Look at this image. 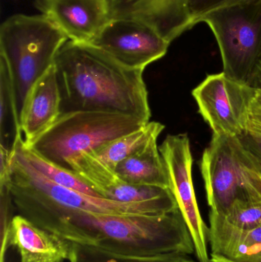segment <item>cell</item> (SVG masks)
Wrapping results in <instances>:
<instances>
[{
	"label": "cell",
	"mask_w": 261,
	"mask_h": 262,
	"mask_svg": "<svg viewBox=\"0 0 261 262\" xmlns=\"http://www.w3.org/2000/svg\"><path fill=\"white\" fill-rule=\"evenodd\" d=\"M55 66L61 114L109 112L133 115L150 122L144 69L126 67L93 45L70 40L57 54Z\"/></svg>",
	"instance_id": "1"
},
{
	"label": "cell",
	"mask_w": 261,
	"mask_h": 262,
	"mask_svg": "<svg viewBox=\"0 0 261 262\" xmlns=\"http://www.w3.org/2000/svg\"><path fill=\"white\" fill-rule=\"evenodd\" d=\"M41 228L72 243L121 255L194 253L193 238L179 209L170 213L74 212Z\"/></svg>",
	"instance_id": "2"
},
{
	"label": "cell",
	"mask_w": 261,
	"mask_h": 262,
	"mask_svg": "<svg viewBox=\"0 0 261 262\" xmlns=\"http://www.w3.org/2000/svg\"><path fill=\"white\" fill-rule=\"evenodd\" d=\"M18 139L14 145L9 180L6 184L0 186H7L14 207L20 215L40 227L52 220L80 211L116 215H157L179 209L175 198L121 203L58 186L30 164L20 148Z\"/></svg>",
	"instance_id": "3"
},
{
	"label": "cell",
	"mask_w": 261,
	"mask_h": 262,
	"mask_svg": "<svg viewBox=\"0 0 261 262\" xmlns=\"http://www.w3.org/2000/svg\"><path fill=\"white\" fill-rule=\"evenodd\" d=\"M68 41L65 34L45 15L15 14L0 26V57L15 80L18 106L31 86L51 66Z\"/></svg>",
	"instance_id": "4"
},
{
	"label": "cell",
	"mask_w": 261,
	"mask_h": 262,
	"mask_svg": "<svg viewBox=\"0 0 261 262\" xmlns=\"http://www.w3.org/2000/svg\"><path fill=\"white\" fill-rule=\"evenodd\" d=\"M148 123L124 114L67 112L61 114L55 124L33 143L25 146L48 161L67 169L68 162L80 154L139 130Z\"/></svg>",
	"instance_id": "5"
},
{
	"label": "cell",
	"mask_w": 261,
	"mask_h": 262,
	"mask_svg": "<svg viewBox=\"0 0 261 262\" xmlns=\"http://www.w3.org/2000/svg\"><path fill=\"white\" fill-rule=\"evenodd\" d=\"M211 211L226 215L235 202L261 203V168L240 139L213 134L201 160Z\"/></svg>",
	"instance_id": "6"
},
{
	"label": "cell",
	"mask_w": 261,
	"mask_h": 262,
	"mask_svg": "<svg viewBox=\"0 0 261 262\" xmlns=\"http://www.w3.org/2000/svg\"><path fill=\"white\" fill-rule=\"evenodd\" d=\"M212 31L223 73L248 84L261 59V0H245L210 12L201 20Z\"/></svg>",
	"instance_id": "7"
},
{
	"label": "cell",
	"mask_w": 261,
	"mask_h": 262,
	"mask_svg": "<svg viewBox=\"0 0 261 262\" xmlns=\"http://www.w3.org/2000/svg\"><path fill=\"white\" fill-rule=\"evenodd\" d=\"M193 96L213 134L239 137L248 130L255 89L221 72L208 75L193 91Z\"/></svg>",
	"instance_id": "8"
},
{
	"label": "cell",
	"mask_w": 261,
	"mask_h": 262,
	"mask_svg": "<svg viewBox=\"0 0 261 262\" xmlns=\"http://www.w3.org/2000/svg\"><path fill=\"white\" fill-rule=\"evenodd\" d=\"M169 180V189L186 223L199 262H210L208 227L198 206L193 180V158L185 134L168 135L159 147Z\"/></svg>",
	"instance_id": "9"
},
{
	"label": "cell",
	"mask_w": 261,
	"mask_h": 262,
	"mask_svg": "<svg viewBox=\"0 0 261 262\" xmlns=\"http://www.w3.org/2000/svg\"><path fill=\"white\" fill-rule=\"evenodd\" d=\"M90 44L126 67L145 69L165 56L171 43L142 21L116 18L110 19Z\"/></svg>",
	"instance_id": "10"
},
{
	"label": "cell",
	"mask_w": 261,
	"mask_h": 262,
	"mask_svg": "<svg viewBox=\"0 0 261 262\" xmlns=\"http://www.w3.org/2000/svg\"><path fill=\"white\" fill-rule=\"evenodd\" d=\"M164 128L165 126L161 123L150 121L139 130L80 154L68 162L67 169L76 174L100 195L103 189L118 180V165L153 139L158 138Z\"/></svg>",
	"instance_id": "11"
},
{
	"label": "cell",
	"mask_w": 261,
	"mask_h": 262,
	"mask_svg": "<svg viewBox=\"0 0 261 262\" xmlns=\"http://www.w3.org/2000/svg\"><path fill=\"white\" fill-rule=\"evenodd\" d=\"M34 5L75 42L90 44L110 20L108 0H34Z\"/></svg>",
	"instance_id": "12"
},
{
	"label": "cell",
	"mask_w": 261,
	"mask_h": 262,
	"mask_svg": "<svg viewBox=\"0 0 261 262\" xmlns=\"http://www.w3.org/2000/svg\"><path fill=\"white\" fill-rule=\"evenodd\" d=\"M188 0H108L110 19L142 21L171 43L194 26Z\"/></svg>",
	"instance_id": "13"
},
{
	"label": "cell",
	"mask_w": 261,
	"mask_h": 262,
	"mask_svg": "<svg viewBox=\"0 0 261 262\" xmlns=\"http://www.w3.org/2000/svg\"><path fill=\"white\" fill-rule=\"evenodd\" d=\"M23 141L29 146L61 115V94L55 64L31 86L20 109Z\"/></svg>",
	"instance_id": "14"
},
{
	"label": "cell",
	"mask_w": 261,
	"mask_h": 262,
	"mask_svg": "<svg viewBox=\"0 0 261 262\" xmlns=\"http://www.w3.org/2000/svg\"><path fill=\"white\" fill-rule=\"evenodd\" d=\"M8 244L18 251L20 262H64L70 258L72 246L20 214L11 222Z\"/></svg>",
	"instance_id": "15"
},
{
	"label": "cell",
	"mask_w": 261,
	"mask_h": 262,
	"mask_svg": "<svg viewBox=\"0 0 261 262\" xmlns=\"http://www.w3.org/2000/svg\"><path fill=\"white\" fill-rule=\"evenodd\" d=\"M208 243L211 255L232 262H261V226L241 229L210 211Z\"/></svg>",
	"instance_id": "16"
},
{
	"label": "cell",
	"mask_w": 261,
	"mask_h": 262,
	"mask_svg": "<svg viewBox=\"0 0 261 262\" xmlns=\"http://www.w3.org/2000/svg\"><path fill=\"white\" fill-rule=\"evenodd\" d=\"M157 140L153 139L145 146L123 160L116 169L118 178L136 186L169 189L168 177Z\"/></svg>",
	"instance_id": "17"
},
{
	"label": "cell",
	"mask_w": 261,
	"mask_h": 262,
	"mask_svg": "<svg viewBox=\"0 0 261 262\" xmlns=\"http://www.w3.org/2000/svg\"><path fill=\"white\" fill-rule=\"evenodd\" d=\"M18 141L20 148L28 161L48 180L58 186H63L72 190L78 191V192L93 195V196L101 197L90 187L89 185L83 181L79 177L72 171L53 164L43 157H40L32 149L26 147L23 141L22 135L18 137Z\"/></svg>",
	"instance_id": "18"
},
{
	"label": "cell",
	"mask_w": 261,
	"mask_h": 262,
	"mask_svg": "<svg viewBox=\"0 0 261 262\" xmlns=\"http://www.w3.org/2000/svg\"><path fill=\"white\" fill-rule=\"evenodd\" d=\"M70 262H196L186 255H165L137 256L121 255L97 248L72 243Z\"/></svg>",
	"instance_id": "19"
},
{
	"label": "cell",
	"mask_w": 261,
	"mask_h": 262,
	"mask_svg": "<svg viewBox=\"0 0 261 262\" xmlns=\"http://www.w3.org/2000/svg\"><path fill=\"white\" fill-rule=\"evenodd\" d=\"M102 198L121 203H142L174 198L167 188L157 186H136L118 178L116 181L100 192Z\"/></svg>",
	"instance_id": "20"
},
{
	"label": "cell",
	"mask_w": 261,
	"mask_h": 262,
	"mask_svg": "<svg viewBox=\"0 0 261 262\" xmlns=\"http://www.w3.org/2000/svg\"><path fill=\"white\" fill-rule=\"evenodd\" d=\"M224 216V215H223ZM227 221L241 229H253L261 226V203L235 202L225 215Z\"/></svg>",
	"instance_id": "21"
},
{
	"label": "cell",
	"mask_w": 261,
	"mask_h": 262,
	"mask_svg": "<svg viewBox=\"0 0 261 262\" xmlns=\"http://www.w3.org/2000/svg\"><path fill=\"white\" fill-rule=\"evenodd\" d=\"M0 195H1V223H0V232H1V249H0V262H6V255L9 244V227L12 222V210L13 208L12 197L9 193L7 186H0Z\"/></svg>",
	"instance_id": "22"
},
{
	"label": "cell",
	"mask_w": 261,
	"mask_h": 262,
	"mask_svg": "<svg viewBox=\"0 0 261 262\" xmlns=\"http://www.w3.org/2000/svg\"><path fill=\"white\" fill-rule=\"evenodd\" d=\"M242 1L245 0H188V12L195 26L210 12Z\"/></svg>",
	"instance_id": "23"
},
{
	"label": "cell",
	"mask_w": 261,
	"mask_h": 262,
	"mask_svg": "<svg viewBox=\"0 0 261 262\" xmlns=\"http://www.w3.org/2000/svg\"><path fill=\"white\" fill-rule=\"evenodd\" d=\"M246 150L261 168V135L247 130L239 137Z\"/></svg>",
	"instance_id": "24"
},
{
	"label": "cell",
	"mask_w": 261,
	"mask_h": 262,
	"mask_svg": "<svg viewBox=\"0 0 261 262\" xmlns=\"http://www.w3.org/2000/svg\"><path fill=\"white\" fill-rule=\"evenodd\" d=\"M248 130L261 135V107L255 102H253L250 112Z\"/></svg>",
	"instance_id": "25"
},
{
	"label": "cell",
	"mask_w": 261,
	"mask_h": 262,
	"mask_svg": "<svg viewBox=\"0 0 261 262\" xmlns=\"http://www.w3.org/2000/svg\"><path fill=\"white\" fill-rule=\"evenodd\" d=\"M248 85L255 90H261V59L256 67Z\"/></svg>",
	"instance_id": "26"
},
{
	"label": "cell",
	"mask_w": 261,
	"mask_h": 262,
	"mask_svg": "<svg viewBox=\"0 0 261 262\" xmlns=\"http://www.w3.org/2000/svg\"><path fill=\"white\" fill-rule=\"evenodd\" d=\"M210 262H232L226 258L222 257L217 256V255H211V258H210Z\"/></svg>",
	"instance_id": "27"
},
{
	"label": "cell",
	"mask_w": 261,
	"mask_h": 262,
	"mask_svg": "<svg viewBox=\"0 0 261 262\" xmlns=\"http://www.w3.org/2000/svg\"><path fill=\"white\" fill-rule=\"evenodd\" d=\"M254 102L261 107V90H256V97Z\"/></svg>",
	"instance_id": "28"
}]
</instances>
